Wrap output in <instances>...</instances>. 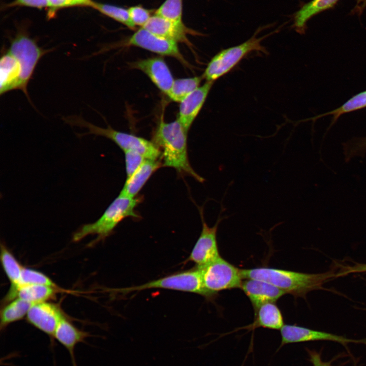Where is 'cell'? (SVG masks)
Segmentation results:
<instances>
[{
    "mask_svg": "<svg viewBox=\"0 0 366 366\" xmlns=\"http://www.w3.org/2000/svg\"><path fill=\"white\" fill-rule=\"evenodd\" d=\"M90 334L74 326L65 316L58 324L53 335L54 340H56L68 351L73 366H77L75 349L76 345L85 342V339Z\"/></svg>",
    "mask_w": 366,
    "mask_h": 366,
    "instance_id": "e0dca14e",
    "label": "cell"
},
{
    "mask_svg": "<svg viewBox=\"0 0 366 366\" xmlns=\"http://www.w3.org/2000/svg\"><path fill=\"white\" fill-rule=\"evenodd\" d=\"M198 267L205 289L215 296L222 290L240 288L243 280L240 269L221 256Z\"/></svg>",
    "mask_w": 366,
    "mask_h": 366,
    "instance_id": "ba28073f",
    "label": "cell"
},
{
    "mask_svg": "<svg viewBox=\"0 0 366 366\" xmlns=\"http://www.w3.org/2000/svg\"><path fill=\"white\" fill-rule=\"evenodd\" d=\"M158 36L176 42L188 43L187 34L195 33L185 24L176 23L155 14L143 27Z\"/></svg>",
    "mask_w": 366,
    "mask_h": 366,
    "instance_id": "2e32d148",
    "label": "cell"
},
{
    "mask_svg": "<svg viewBox=\"0 0 366 366\" xmlns=\"http://www.w3.org/2000/svg\"><path fill=\"white\" fill-rule=\"evenodd\" d=\"M64 317L58 306L45 301L34 304L26 318L29 323L49 336L53 346L54 331Z\"/></svg>",
    "mask_w": 366,
    "mask_h": 366,
    "instance_id": "7c38bea8",
    "label": "cell"
},
{
    "mask_svg": "<svg viewBox=\"0 0 366 366\" xmlns=\"http://www.w3.org/2000/svg\"><path fill=\"white\" fill-rule=\"evenodd\" d=\"M357 272H366V264H356L353 266H348L343 270L336 274V277H342L347 274Z\"/></svg>",
    "mask_w": 366,
    "mask_h": 366,
    "instance_id": "d590c367",
    "label": "cell"
},
{
    "mask_svg": "<svg viewBox=\"0 0 366 366\" xmlns=\"http://www.w3.org/2000/svg\"><path fill=\"white\" fill-rule=\"evenodd\" d=\"M1 262L4 270L11 282V287L19 283L23 267L4 243L1 245Z\"/></svg>",
    "mask_w": 366,
    "mask_h": 366,
    "instance_id": "cb8c5ba5",
    "label": "cell"
},
{
    "mask_svg": "<svg viewBox=\"0 0 366 366\" xmlns=\"http://www.w3.org/2000/svg\"><path fill=\"white\" fill-rule=\"evenodd\" d=\"M202 78L201 76L174 80L168 97L173 101L180 103L199 86Z\"/></svg>",
    "mask_w": 366,
    "mask_h": 366,
    "instance_id": "d4e9b609",
    "label": "cell"
},
{
    "mask_svg": "<svg viewBox=\"0 0 366 366\" xmlns=\"http://www.w3.org/2000/svg\"><path fill=\"white\" fill-rule=\"evenodd\" d=\"M140 201L139 198H130L119 193L97 221L82 225L73 234V240L79 241L89 235L97 236L92 245L105 239L125 218L139 217L135 208Z\"/></svg>",
    "mask_w": 366,
    "mask_h": 366,
    "instance_id": "3957f363",
    "label": "cell"
},
{
    "mask_svg": "<svg viewBox=\"0 0 366 366\" xmlns=\"http://www.w3.org/2000/svg\"><path fill=\"white\" fill-rule=\"evenodd\" d=\"M213 83L206 81L180 103L176 119L188 131L203 107Z\"/></svg>",
    "mask_w": 366,
    "mask_h": 366,
    "instance_id": "9a60e30c",
    "label": "cell"
},
{
    "mask_svg": "<svg viewBox=\"0 0 366 366\" xmlns=\"http://www.w3.org/2000/svg\"><path fill=\"white\" fill-rule=\"evenodd\" d=\"M58 288L41 285H27L15 288H10L4 298V304L19 298L33 303L47 301L53 299L58 292Z\"/></svg>",
    "mask_w": 366,
    "mask_h": 366,
    "instance_id": "ac0fdd59",
    "label": "cell"
},
{
    "mask_svg": "<svg viewBox=\"0 0 366 366\" xmlns=\"http://www.w3.org/2000/svg\"><path fill=\"white\" fill-rule=\"evenodd\" d=\"M8 51L16 58L21 68L18 89L22 90L30 102L27 92L28 82L38 63L50 50L39 47L26 34L19 33L11 41Z\"/></svg>",
    "mask_w": 366,
    "mask_h": 366,
    "instance_id": "52a82bcc",
    "label": "cell"
},
{
    "mask_svg": "<svg viewBox=\"0 0 366 366\" xmlns=\"http://www.w3.org/2000/svg\"><path fill=\"white\" fill-rule=\"evenodd\" d=\"M131 66L145 73L161 91L168 96L174 80L162 58L152 57L141 59L133 62Z\"/></svg>",
    "mask_w": 366,
    "mask_h": 366,
    "instance_id": "4fadbf2b",
    "label": "cell"
},
{
    "mask_svg": "<svg viewBox=\"0 0 366 366\" xmlns=\"http://www.w3.org/2000/svg\"><path fill=\"white\" fill-rule=\"evenodd\" d=\"M270 24L258 28L253 36L247 41L238 45L223 49L217 53L208 63L203 78L206 81L214 82L231 71L245 56L253 51L267 53V50L261 43L263 40L279 32L280 28L265 36L257 38L258 33Z\"/></svg>",
    "mask_w": 366,
    "mask_h": 366,
    "instance_id": "5b68a950",
    "label": "cell"
},
{
    "mask_svg": "<svg viewBox=\"0 0 366 366\" xmlns=\"http://www.w3.org/2000/svg\"><path fill=\"white\" fill-rule=\"evenodd\" d=\"M91 7L130 29H134L136 27L130 18L128 9L115 5L94 1Z\"/></svg>",
    "mask_w": 366,
    "mask_h": 366,
    "instance_id": "4316f807",
    "label": "cell"
},
{
    "mask_svg": "<svg viewBox=\"0 0 366 366\" xmlns=\"http://www.w3.org/2000/svg\"><path fill=\"white\" fill-rule=\"evenodd\" d=\"M366 6V0H357L354 11L358 13H361Z\"/></svg>",
    "mask_w": 366,
    "mask_h": 366,
    "instance_id": "8d00e7d4",
    "label": "cell"
},
{
    "mask_svg": "<svg viewBox=\"0 0 366 366\" xmlns=\"http://www.w3.org/2000/svg\"><path fill=\"white\" fill-rule=\"evenodd\" d=\"M182 0H165L156 10L155 14L168 20L183 23Z\"/></svg>",
    "mask_w": 366,
    "mask_h": 366,
    "instance_id": "83f0119b",
    "label": "cell"
},
{
    "mask_svg": "<svg viewBox=\"0 0 366 366\" xmlns=\"http://www.w3.org/2000/svg\"><path fill=\"white\" fill-rule=\"evenodd\" d=\"M64 120L71 126L87 129L88 131L80 134V136L88 134L103 136L113 141L124 152L136 151L147 159H161V151L152 141L134 135L118 131L109 126L106 128L97 126L78 116L66 117Z\"/></svg>",
    "mask_w": 366,
    "mask_h": 366,
    "instance_id": "277c9868",
    "label": "cell"
},
{
    "mask_svg": "<svg viewBox=\"0 0 366 366\" xmlns=\"http://www.w3.org/2000/svg\"><path fill=\"white\" fill-rule=\"evenodd\" d=\"M343 152L346 162L357 157H364L366 154V136L352 138L343 143Z\"/></svg>",
    "mask_w": 366,
    "mask_h": 366,
    "instance_id": "f546056e",
    "label": "cell"
},
{
    "mask_svg": "<svg viewBox=\"0 0 366 366\" xmlns=\"http://www.w3.org/2000/svg\"><path fill=\"white\" fill-rule=\"evenodd\" d=\"M255 313V320L251 325L253 328L261 327L280 330L284 325L282 313L275 302L264 303Z\"/></svg>",
    "mask_w": 366,
    "mask_h": 366,
    "instance_id": "7402d4cb",
    "label": "cell"
},
{
    "mask_svg": "<svg viewBox=\"0 0 366 366\" xmlns=\"http://www.w3.org/2000/svg\"><path fill=\"white\" fill-rule=\"evenodd\" d=\"M128 10L130 18L135 26L143 27L151 17L150 10L140 5L132 6Z\"/></svg>",
    "mask_w": 366,
    "mask_h": 366,
    "instance_id": "d6a6232c",
    "label": "cell"
},
{
    "mask_svg": "<svg viewBox=\"0 0 366 366\" xmlns=\"http://www.w3.org/2000/svg\"><path fill=\"white\" fill-rule=\"evenodd\" d=\"M21 68L16 58L8 50L0 60V94L18 89Z\"/></svg>",
    "mask_w": 366,
    "mask_h": 366,
    "instance_id": "ffe728a7",
    "label": "cell"
},
{
    "mask_svg": "<svg viewBox=\"0 0 366 366\" xmlns=\"http://www.w3.org/2000/svg\"><path fill=\"white\" fill-rule=\"evenodd\" d=\"M281 346L284 345L316 341H330L344 346L349 343L366 344L365 340H353L324 331L295 325L284 324L280 329Z\"/></svg>",
    "mask_w": 366,
    "mask_h": 366,
    "instance_id": "8fae6325",
    "label": "cell"
},
{
    "mask_svg": "<svg viewBox=\"0 0 366 366\" xmlns=\"http://www.w3.org/2000/svg\"><path fill=\"white\" fill-rule=\"evenodd\" d=\"M126 45L140 47L161 55L173 57L184 64L187 62L181 54L177 42L158 36L143 27L135 32Z\"/></svg>",
    "mask_w": 366,
    "mask_h": 366,
    "instance_id": "30bf717a",
    "label": "cell"
},
{
    "mask_svg": "<svg viewBox=\"0 0 366 366\" xmlns=\"http://www.w3.org/2000/svg\"><path fill=\"white\" fill-rule=\"evenodd\" d=\"M160 159H146L139 168L129 178L120 193L130 198H135L145 183L161 166H163Z\"/></svg>",
    "mask_w": 366,
    "mask_h": 366,
    "instance_id": "d6986e66",
    "label": "cell"
},
{
    "mask_svg": "<svg viewBox=\"0 0 366 366\" xmlns=\"http://www.w3.org/2000/svg\"><path fill=\"white\" fill-rule=\"evenodd\" d=\"M366 107V90L359 93L353 96L342 105L338 108L318 115L312 118L313 120L317 119L328 115H332V119L330 125L334 124L338 118L343 114L358 110Z\"/></svg>",
    "mask_w": 366,
    "mask_h": 366,
    "instance_id": "484cf974",
    "label": "cell"
},
{
    "mask_svg": "<svg viewBox=\"0 0 366 366\" xmlns=\"http://www.w3.org/2000/svg\"><path fill=\"white\" fill-rule=\"evenodd\" d=\"M241 289L250 300L255 312L262 304L275 302L286 293L266 281L248 279L242 280Z\"/></svg>",
    "mask_w": 366,
    "mask_h": 366,
    "instance_id": "5bb4252c",
    "label": "cell"
},
{
    "mask_svg": "<svg viewBox=\"0 0 366 366\" xmlns=\"http://www.w3.org/2000/svg\"><path fill=\"white\" fill-rule=\"evenodd\" d=\"M150 289H164L196 293L207 299L216 296L204 288L200 268H195L178 272L146 283L132 287L115 289L116 292L126 294Z\"/></svg>",
    "mask_w": 366,
    "mask_h": 366,
    "instance_id": "8992f818",
    "label": "cell"
},
{
    "mask_svg": "<svg viewBox=\"0 0 366 366\" xmlns=\"http://www.w3.org/2000/svg\"><path fill=\"white\" fill-rule=\"evenodd\" d=\"M11 5L42 9L48 8V0H15Z\"/></svg>",
    "mask_w": 366,
    "mask_h": 366,
    "instance_id": "836d02e7",
    "label": "cell"
},
{
    "mask_svg": "<svg viewBox=\"0 0 366 366\" xmlns=\"http://www.w3.org/2000/svg\"><path fill=\"white\" fill-rule=\"evenodd\" d=\"M124 153L127 179L133 174L147 159L141 154L134 151H126Z\"/></svg>",
    "mask_w": 366,
    "mask_h": 366,
    "instance_id": "4dcf8cb0",
    "label": "cell"
},
{
    "mask_svg": "<svg viewBox=\"0 0 366 366\" xmlns=\"http://www.w3.org/2000/svg\"><path fill=\"white\" fill-rule=\"evenodd\" d=\"M243 279H257L268 282L295 297H304L309 292L320 289L336 274L333 271L308 273L270 267L240 269Z\"/></svg>",
    "mask_w": 366,
    "mask_h": 366,
    "instance_id": "7a4b0ae2",
    "label": "cell"
},
{
    "mask_svg": "<svg viewBox=\"0 0 366 366\" xmlns=\"http://www.w3.org/2000/svg\"><path fill=\"white\" fill-rule=\"evenodd\" d=\"M188 132L177 119L170 123L161 120L155 130L152 142L161 151L163 166L173 168L180 174L203 182L204 179L193 169L189 160Z\"/></svg>",
    "mask_w": 366,
    "mask_h": 366,
    "instance_id": "6da1fadb",
    "label": "cell"
},
{
    "mask_svg": "<svg viewBox=\"0 0 366 366\" xmlns=\"http://www.w3.org/2000/svg\"><path fill=\"white\" fill-rule=\"evenodd\" d=\"M308 352L310 356V361L313 366H332L331 361H323L318 352L310 350H308Z\"/></svg>",
    "mask_w": 366,
    "mask_h": 366,
    "instance_id": "e575fe53",
    "label": "cell"
},
{
    "mask_svg": "<svg viewBox=\"0 0 366 366\" xmlns=\"http://www.w3.org/2000/svg\"><path fill=\"white\" fill-rule=\"evenodd\" d=\"M339 0H312L303 5L294 15L293 27L298 33H304L307 21L319 13L332 7Z\"/></svg>",
    "mask_w": 366,
    "mask_h": 366,
    "instance_id": "44dd1931",
    "label": "cell"
},
{
    "mask_svg": "<svg viewBox=\"0 0 366 366\" xmlns=\"http://www.w3.org/2000/svg\"><path fill=\"white\" fill-rule=\"evenodd\" d=\"M202 221V230L187 261H192L196 266L205 265L220 257L218 249L217 233L218 226L224 217H221V210L216 223L209 227L205 222L203 209L199 210Z\"/></svg>",
    "mask_w": 366,
    "mask_h": 366,
    "instance_id": "9c48e42d",
    "label": "cell"
},
{
    "mask_svg": "<svg viewBox=\"0 0 366 366\" xmlns=\"http://www.w3.org/2000/svg\"><path fill=\"white\" fill-rule=\"evenodd\" d=\"M34 304L21 298H16L4 304L0 314L1 330H4L10 324L26 316Z\"/></svg>",
    "mask_w": 366,
    "mask_h": 366,
    "instance_id": "603a6c76",
    "label": "cell"
},
{
    "mask_svg": "<svg viewBox=\"0 0 366 366\" xmlns=\"http://www.w3.org/2000/svg\"><path fill=\"white\" fill-rule=\"evenodd\" d=\"M27 285H41L58 288L52 280L42 272L23 267L18 284L16 287L10 288H15Z\"/></svg>",
    "mask_w": 366,
    "mask_h": 366,
    "instance_id": "f1b7e54d",
    "label": "cell"
},
{
    "mask_svg": "<svg viewBox=\"0 0 366 366\" xmlns=\"http://www.w3.org/2000/svg\"><path fill=\"white\" fill-rule=\"evenodd\" d=\"M93 2L92 0H48L49 14H53L58 9L65 8L76 6L91 7Z\"/></svg>",
    "mask_w": 366,
    "mask_h": 366,
    "instance_id": "1f68e13d",
    "label": "cell"
}]
</instances>
